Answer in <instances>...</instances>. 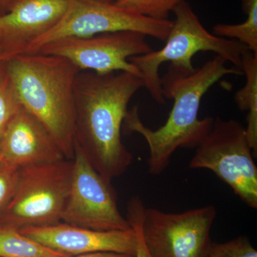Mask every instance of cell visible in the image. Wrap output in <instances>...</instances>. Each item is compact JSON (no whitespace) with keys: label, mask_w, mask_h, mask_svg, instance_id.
Instances as JSON below:
<instances>
[{"label":"cell","mask_w":257,"mask_h":257,"mask_svg":"<svg viewBox=\"0 0 257 257\" xmlns=\"http://www.w3.org/2000/svg\"><path fill=\"white\" fill-rule=\"evenodd\" d=\"M23 108L7 72L0 77V139Z\"/></svg>","instance_id":"18"},{"label":"cell","mask_w":257,"mask_h":257,"mask_svg":"<svg viewBox=\"0 0 257 257\" xmlns=\"http://www.w3.org/2000/svg\"><path fill=\"white\" fill-rule=\"evenodd\" d=\"M206 257H257V251L246 236L223 243H211Z\"/></svg>","instance_id":"19"},{"label":"cell","mask_w":257,"mask_h":257,"mask_svg":"<svg viewBox=\"0 0 257 257\" xmlns=\"http://www.w3.org/2000/svg\"><path fill=\"white\" fill-rule=\"evenodd\" d=\"M7 62L4 60L3 57V52L0 48V77L4 75L6 72Z\"/></svg>","instance_id":"24"},{"label":"cell","mask_w":257,"mask_h":257,"mask_svg":"<svg viewBox=\"0 0 257 257\" xmlns=\"http://www.w3.org/2000/svg\"><path fill=\"white\" fill-rule=\"evenodd\" d=\"M71 0H16L0 15V48L7 62L23 55L35 40L55 28Z\"/></svg>","instance_id":"11"},{"label":"cell","mask_w":257,"mask_h":257,"mask_svg":"<svg viewBox=\"0 0 257 257\" xmlns=\"http://www.w3.org/2000/svg\"><path fill=\"white\" fill-rule=\"evenodd\" d=\"M64 159L50 132L23 107L0 139V161L17 168Z\"/></svg>","instance_id":"13"},{"label":"cell","mask_w":257,"mask_h":257,"mask_svg":"<svg viewBox=\"0 0 257 257\" xmlns=\"http://www.w3.org/2000/svg\"><path fill=\"white\" fill-rule=\"evenodd\" d=\"M146 37L140 32L132 31L89 37H66L49 42L37 52L63 57L81 71L99 74L126 72L141 77L138 69L128 58L153 50Z\"/></svg>","instance_id":"10"},{"label":"cell","mask_w":257,"mask_h":257,"mask_svg":"<svg viewBox=\"0 0 257 257\" xmlns=\"http://www.w3.org/2000/svg\"><path fill=\"white\" fill-rule=\"evenodd\" d=\"M221 56L208 60L192 72L169 66L161 77L163 95L174 104L165 124L152 130L144 124L138 106L128 110L122 127L124 131L142 135L149 147V173L159 175L167 168L171 158L179 148H194L211 131L214 118L199 119L203 96L225 76L242 75L241 69L226 67Z\"/></svg>","instance_id":"2"},{"label":"cell","mask_w":257,"mask_h":257,"mask_svg":"<svg viewBox=\"0 0 257 257\" xmlns=\"http://www.w3.org/2000/svg\"><path fill=\"white\" fill-rule=\"evenodd\" d=\"M173 13L176 19L165 46L160 50L128 58L138 69L143 87L160 104L166 102L160 75L162 64L170 62L176 68L192 72L195 69L192 63L194 55L200 52H212L240 69L242 56L248 50L239 41L208 32L185 0L176 7Z\"/></svg>","instance_id":"4"},{"label":"cell","mask_w":257,"mask_h":257,"mask_svg":"<svg viewBox=\"0 0 257 257\" xmlns=\"http://www.w3.org/2000/svg\"><path fill=\"white\" fill-rule=\"evenodd\" d=\"M99 1L107 2V3H114V0H99Z\"/></svg>","instance_id":"25"},{"label":"cell","mask_w":257,"mask_h":257,"mask_svg":"<svg viewBox=\"0 0 257 257\" xmlns=\"http://www.w3.org/2000/svg\"><path fill=\"white\" fill-rule=\"evenodd\" d=\"M72 161V180L62 222L97 231L132 229L120 212L111 182L94 169L76 143Z\"/></svg>","instance_id":"9"},{"label":"cell","mask_w":257,"mask_h":257,"mask_svg":"<svg viewBox=\"0 0 257 257\" xmlns=\"http://www.w3.org/2000/svg\"><path fill=\"white\" fill-rule=\"evenodd\" d=\"M145 208L143 200L139 196H135L132 198L128 203L126 219H128L132 227L136 231L138 237V249H137L135 257H152L144 243L141 229H140L142 217H143Z\"/></svg>","instance_id":"20"},{"label":"cell","mask_w":257,"mask_h":257,"mask_svg":"<svg viewBox=\"0 0 257 257\" xmlns=\"http://www.w3.org/2000/svg\"><path fill=\"white\" fill-rule=\"evenodd\" d=\"M189 167L211 171L247 207L257 209V167L246 128L237 120L214 119L211 131L196 147Z\"/></svg>","instance_id":"6"},{"label":"cell","mask_w":257,"mask_h":257,"mask_svg":"<svg viewBox=\"0 0 257 257\" xmlns=\"http://www.w3.org/2000/svg\"><path fill=\"white\" fill-rule=\"evenodd\" d=\"M216 216L214 205L169 213L145 208L142 236L152 257H206Z\"/></svg>","instance_id":"8"},{"label":"cell","mask_w":257,"mask_h":257,"mask_svg":"<svg viewBox=\"0 0 257 257\" xmlns=\"http://www.w3.org/2000/svg\"><path fill=\"white\" fill-rule=\"evenodd\" d=\"M73 161L28 166L19 170L16 188L0 224L20 229L62 221L68 199Z\"/></svg>","instance_id":"5"},{"label":"cell","mask_w":257,"mask_h":257,"mask_svg":"<svg viewBox=\"0 0 257 257\" xmlns=\"http://www.w3.org/2000/svg\"><path fill=\"white\" fill-rule=\"evenodd\" d=\"M19 230L44 246L69 256L101 251L135 256L138 249V234L133 227L127 230L97 231L60 221Z\"/></svg>","instance_id":"12"},{"label":"cell","mask_w":257,"mask_h":257,"mask_svg":"<svg viewBox=\"0 0 257 257\" xmlns=\"http://www.w3.org/2000/svg\"><path fill=\"white\" fill-rule=\"evenodd\" d=\"M241 70L246 83L234 95V101L241 111H247L246 135L252 148L253 157L257 155V53L246 51L241 59Z\"/></svg>","instance_id":"14"},{"label":"cell","mask_w":257,"mask_h":257,"mask_svg":"<svg viewBox=\"0 0 257 257\" xmlns=\"http://www.w3.org/2000/svg\"><path fill=\"white\" fill-rule=\"evenodd\" d=\"M16 0H0V15L5 14Z\"/></svg>","instance_id":"23"},{"label":"cell","mask_w":257,"mask_h":257,"mask_svg":"<svg viewBox=\"0 0 257 257\" xmlns=\"http://www.w3.org/2000/svg\"><path fill=\"white\" fill-rule=\"evenodd\" d=\"M80 72L63 57L38 52L7 62L22 106L46 127L69 160L74 159V84Z\"/></svg>","instance_id":"3"},{"label":"cell","mask_w":257,"mask_h":257,"mask_svg":"<svg viewBox=\"0 0 257 257\" xmlns=\"http://www.w3.org/2000/svg\"><path fill=\"white\" fill-rule=\"evenodd\" d=\"M242 8L246 20L238 25L218 24L213 34L223 38L236 40L251 52L257 53V0H242Z\"/></svg>","instance_id":"16"},{"label":"cell","mask_w":257,"mask_h":257,"mask_svg":"<svg viewBox=\"0 0 257 257\" xmlns=\"http://www.w3.org/2000/svg\"><path fill=\"white\" fill-rule=\"evenodd\" d=\"M25 236L20 230L0 224V257H67Z\"/></svg>","instance_id":"15"},{"label":"cell","mask_w":257,"mask_h":257,"mask_svg":"<svg viewBox=\"0 0 257 257\" xmlns=\"http://www.w3.org/2000/svg\"><path fill=\"white\" fill-rule=\"evenodd\" d=\"M143 87L140 76L126 72L81 71L76 79L74 143L109 182L124 174L133 162L121 131L128 103Z\"/></svg>","instance_id":"1"},{"label":"cell","mask_w":257,"mask_h":257,"mask_svg":"<svg viewBox=\"0 0 257 257\" xmlns=\"http://www.w3.org/2000/svg\"><path fill=\"white\" fill-rule=\"evenodd\" d=\"M20 169L0 161V215L13 197Z\"/></svg>","instance_id":"21"},{"label":"cell","mask_w":257,"mask_h":257,"mask_svg":"<svg viewBox=\"0 0 257 257\" xmlns=\"http://www.w3.org/2000/svg\"><path fill=\"white\" fill-rule=\"evenodd\" d=\"M67 257H135V256H134V255L126 254V253L101 251V252L84 253V254Z\"/></svg>","instance_id":"22"},{"label":"cell","mask_w":257,"mask_h":257,"mask_svg":"<svg viewBox=\"0 0 257 257\" xmlns=\"http://www.w3.org/2000/svg\"><path fill=\"white\" fill-rule=\"evenodd\" d=\"M173 21L155 20L123 9L114 3L99 0H71L60 23L35 40L25 54L35 53L52 41L66 37H89L132 31L161 41L167 40Z\"/></svg>","instance_id":"7"},{"label":"cell","mask_w":257,"mask_h":257,"mask_svg":"<svg viewBox=\"0 0 257 257\" xmlns=\"http://www.w3.org/2000/svg\"><path fill=\"white\" fill-rule=\"evenodd\" d=\"M184 0H114V3L132 13L155 19L168 20L176 7Z\"/></svg>","instance_id":"17"}]
</instances>
